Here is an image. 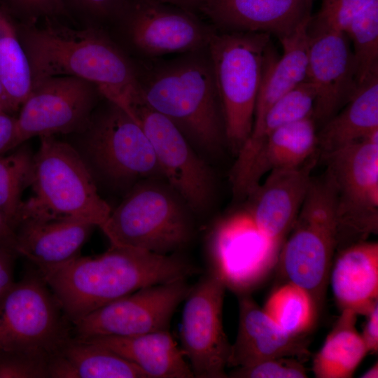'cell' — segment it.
I'll return each mask as SVG.
<instances>
[{"mask_svg": "<svg viewBox=\"0 0 378 378\" xmlns=\"http://www.w3.org/2000/svg\"><path fill=\"white\" fill-rule=\"evenodd\" d=\"M313 0H206L201 13L217 31L267 32L279 41L309 23Z\"/></svg>", "mask_w": 378, "mask_h": 378, "instance_id": "ac0fdd59", "label": "cell"}, {"mask_svg": "<svg viewBox=\"0 0 378 378\" xmlns=\"http://www.w3.org/2000/svg\"><path fill=\"white\" fill-rule=\"evenodd\" d=\"M324 158L335 195L340 251L378 231V133Z\"/></svg>", "mask_w": 378, "mask_h": 378, "instance_id": "30bf717a", "label": "cell"}, {"mask_svg": "<svg viewBox=\"0 0 378 378\" xmlns=\"http://www.w3.org/2000/svg\"><path fill=\"white\" fill-rule=\"evenodd\" d=\"M371 0H321L320 10L312 15L313 24L344 32L352 19Z\"/></svg>", "mask_w": 378, "mask_h": 378, "instance_id": "e575fe53", "label": "cell"}, {"mask_svg": "<svg viewBox=\"0 0 378 378\" xmlns=\"http://www.w3.org/2000/svg\"><path fill=\"white\" fill-rule=\"evenodd\" d=\"M73 337L71 323L37 270L0 295V354L50 356Z\"/></svg>", "mask_w": 378, "mask_h": 378, "instance_id": "9c48e42d", "label": "cell"}, {"mask_svg": "<svg viewBox=\"0 0 378 378\" xmlns=\"http://www.w3.org/2000/svg\"><path fill=\"white\" fill-rule=\"evenodd\" d=\"M262 309L282 330L296 336L312 328L318 312L310 294L290 282L276 290Z\"/></svg>", "mask_w": 378, "mask_h": 378, "instance_id": "f546056e", "label": "cell"}, {"mask_svg": "<svg viewBox=\"0 0 378 378\" xmlns=\"http://www.w3.org/2000/svg\"><path fill=\"white\" fill-rule=\"evenodd\" d=\"M225 284L214 272L191 288L180 327L181 350L195 377H227L231 344L223 326Z\"/></svg>", "mask_w": 378, "mask_h": 378, "instance_id": "7c38bea8", "label": "cell"}, {"mask_svg": "<svg viewBox=\"0 0 378 378\" xmlns=\"http://www.w3.org/2000/svg\"><path fill=\"white\" fill-rule=\"evenodd\" d=\"M12 6L31 20L65 13L66 0H8Z\"/></svg>", "mask_w": 378, "mask_h": 378, "instance_id": "8d00e7d4", "label": "cell"}, {"mask_svg": "<svg viewBox=\"0 0 378 378\" xmlns=\"http://www.w3.org/2000/svg\"><path fill=\"white\" fill-rule=\"evenodd\" d=\"M108 101V100H107ZM77 150L94 180L117 188L162 176L151 143L138 120L108 101L79 132Z\"/></svg>", "mask_w": 378, "mask_h": 378, "instance_id": "52a82bcc", "label": "cell"}, {"mask_svg": "<svg viewBox=\"0 0 378 378\" xmlns=\"http://www.w3.org/2000/svg\"><path fill=\"white\" fill-rule=\"evenodd\" d=\"M357 314L349 309L342 314L313 361L317 378H349L368 354L356 329Z\"/></svg>", "mask_w": 378, "mask_h": 378, "instance_id": "83f0119b", "label": "cell"}, {"mask_svg": "<svg viewBox=\"0 0 378 378\" xmlns=\"http://www.w3.org/2000/svg\"><path fill=\"white\" fill-rule=\"evenodd\" d=\"M0 104V155L18 147L17 143L16 118Z\"/></svg>", "mask_w": 378, "mask_h": 378, "instance_id": "f35d334b", "label": "cell"}, {"mask_svg": "<svg viewBox=\"0 0 378 378\" xmlns=\"http://www.w3.org/2000/svg\"><path fill=\"white\" fill-rule=\"evenodd\" d=\"M158 2L172 5L181 9L199 13V10L206 0H155Z\"/></svg>", "mask_w": 378, "mask_h": 378, "instance_id": "7bdbcfd3", "label": "cell"}, {"mask_svg": "<svg viewBox=\"0 0 378 378\" xmlns=\"http://www.w3.org/2000/svg\"><path fill=\"white\" fill-rule=\"evenodd\" d=\"M184 205L169 186L143 181L132 187L99 228L112 245L167 255L191 238Z\"/></svg>", "mask_w": 378, "mask_h": 378, "instance_id": "ba28073f", "label": "cell"}, {"mask_svg": "<svg viewBox=\"0 0 378 378\" xmlns=\"http://www.w3.org/2000/svg\"><path fill=\"white\" fill-rule=\"evenodd\" d=\"M315 91L313 85L305 80L280 97L252 128L249 138L262 143L276 128L313 115Z\"/></svg>", "mask_w": 378, "mask_h": 378, "instance_id": "d6a6232c", "label": "cell"}, {"mask_svg": "<svg viewBox=\"0 0 378 378\" xmlns=\"http://www.w3.org/2000/svg\"><path fill=\"white\" fill-rule=\"evenodd\" d=\"M49 358L36 354H0V378H49Z\"/></svg>", "mask_w": 378, "mask_h": 378, "instance_id": "836d02e7", "label": "cell"}, {"mask_svg": "<svg viewBox=\"0 0 378 378\" xmlns=\"http://www.w3.org/2000/svg\"><path fill=\"white\" fill-rule=\"evenodd\" d=\"M360 377L363 378H377L378 377V365L376 363L373 366L368 369Z\"/></svg>", "mask_w": 378, "mask_h": 378, "instance_id": "f6af8a7d", "label": "cell"}, {"mask_svg": "<svg viewBox=\"0 0 378 378\" xmlns=\"http://www.w3.org/2000/svg\"><path fill=\"white\" fill-rule=\"evenodd\" d=\"M135 66L144 102L168 118L193 147L218 153L226 137L207 48Z\"/></svg>", "mask_w": 378, "mask_h": 378, "instance_id": "3957f363", "label": "cell"}, {"mask_svg": "<svg viewBox=\"0 0 378 378\" xmlns=\"http://www.w3.org/2000/svg\"><path fill=\"white\" fill-rule=\"evenodd\" d=\"M0 247L15 252L18 255L16 234L5 215L0 210ZM19 256V255H18Z\"/></svg>", "mask_w": 378, "mask_h": 378, "instance_id": "b9f144b4", "label": "cell"}, {"mask_svg": "<svg viewBox=\"0 0 378 378\" xmlns=\"http://www.w3.org/2000/svg\"><path fill=\"white\" fill-rule=\"evenodd\" d=\"M308 354L302 335L285 332L251 298L240 299L238 332L227 366L244 368L268 359Z\"/></svg>", "mask_w": 378, "mask_h": 378, "instance_id": "44dd1931", "label": "cell"}, {"mask_svg": "<svg viewBox=\"0 0 378 378\" xmlns=\"http://www.w3.org/2000/svg\"><path fill=\"white\" fill-rule=\"evenodd\" d=\"M318 133L322 156L378 133V73L358 88L350 100Z\"/></svg>", "mask_w": 378, "mask_h": 378, "instance_id": "d4e9b609", "label": "cell"}, {"mask_svg": "<svg viewBox=\"0 0 378 378\" xmlns=\"http://www.w3.org/2000/svg\"><path fill=\"white\" fill-rule=\"evenodd\" d=\"M185 280L145 287L99 307L71 323L74 337H130L168 330L176 307L191 288Z\"/></svg>", "mask_w": 378, "mask_h": 378, "instance_id": "8fae6325", "label": "cell"}, {"mask_svg": "<svg viewBox=\"0 0 378 378\" xmlns=\"http://www.w3.org/2000/svg\"><path fill=\"white\" fill-rule=\"evenodd\" d=\"M279 250L248 213L221 223L212 239L216 271L225 286L244 290L260 281L278 260Z\"/></svg>", "mask_w": 378, "mask_h": 378, "instance_id": "e0dca14e", "label": "cell"}, {"mask_svg": "<svg viewBox=\"0 0 378 378\" xmlns=\"http://www.w3.org/2000/svg\"><path fill=\"white\" fill-rule=\"evenodd\" d=\"M111 245L100 255H79L41 274L71 323L141 288L198 271L176 255Z\"/></svg>", "mask_w": 378, "mask_h": 378, "instance_id": "7a4b0ae2", "label": "cell"}, {"mask_svg": "<svg viewBox=\"0 0 378 378\" xmlns=\"http://www.w3.org/2000/svg\"><path fill=\"white\" fill-rule=\"evenodd\" d=\"M307 80L314 86L313 118L326 123L353 97L358 84L353 51L345 32L309 22Z\"/></svg>", "mask_w": 378, "mask_h": 378, "instance_id": "2e32d148", "label": "cell"}, {"mask_svg": "<svg viewBox=\"0 0 378 378\" xmlns=\"http://www.w3.org/2000/svg\"><path fill=\"white\" fill-rule=\"evenodd\" d=\"M99 94L92 83L74 76L34 84L16 118L18 146L34 136L80 132L90 122Z\"/></svg>", "mask_w": 378, "mask_h": 378, "instance_id": "5bb4252c", "label": "cell"}, {"mask_svg": "<svg viewBox=\"0 0 378 378\" xmlns=\"http://www.w3.org/2000/svg\"><path fill=\"white\" fill-rule=\"evenodd\" d=\"M0 80L10 111L21 107L32 90L28 57L8 12L0 6Z\"/></svg>", "mask_w": 378, "mask_h": 378, "instance_id": "f1b7e54d", "label": "cell"}, {"mask_svg": "<svg viewBox=\"0 0 378 378\" xmlns=\"http://www.w3.org/2000/svg\"><path fill=\"white\" fill-rule=\"evenodd\" d=\"M49 378H148L139 367L97 344L71 337L48 361Z\"/></svg>", "mask_w": 378, "mask_h": 378, "instance_id": "484cf974", "label": "cell"}, {"mask_svg": "<svg viewBox=\"0 0 378 378\" xmlns=\"http://www.w3.org/2000/svg\"><path fill=\"white\" fill-rule=\"evenodd\" d=\"M119 20L146 59L205 49L216 31L196 13L155 0H130Z\"/></svg>", "mask_w": 378, "mask_h": 378, "instance_id": "9a60e30c", "label": "cell"}, {"mask_svg": "<svg viewBox=\"0 0 378 378\" xmlns=\"http://www.w3.org/2000/svg\"><path fill=\"white\" fill-rule=\"evenodd\" d=\"M20 39L32 85L50 77H77L92 83L106 99L136 118L134 109L143 97L135 64L104 31L47 20L43 26L27 25Z\"/></svg>", "mask_w": 378, "mask_h": 378, "instance_id": "6da1fadb", "label": "cell"}, {"mask_svg": "<svg viewBox=\"0 0 378 378\" xmlns=\"http://www.w3.org/2000/svg\"><path fill=\"white\" fill-rule=\"evenodd\" d=\"M329 279L342 310L368 315L378 302V243L363 241L339 251Z\"/></svg>", "mask_w": 378, "mask_h": 378, "instance_id": "603a6c76", "label": "cell"}, {"mask_svg": "<svg viewBox=\"0 0 378 378\" xmlns=\"http://www.w3.org/2000/svg\"><path fill=\"white\" fill-rule=\"evenodd\" d=\"M95 227L74 218L23 220L15 230L18 255L43 275L80 255Z\"/></svg>", "mask_w": 378, "mask_h": 378, "instance_id": "ffe728a7", "label": "cell"}, {"mask_svg": "<svg viewBox=\"0 0 378 378\" xmlns=\"http://www.w3.org/2000/svg\"><path fill=\"white\" fill-rule=\"evenodd\" d=\"M278 260L288 282L306 290L317 309L323 304L338 248L336 203L324 174L314 179Z\"/></svg>", "mask_w": 378, "mask_h": 378, "instance_id": "8992f818", "label": "cell"}, {"mask_svg": "<svg viewBox=\"0 0 378 378\" xmlns=\"http://www.w3.org/2000/svg\"><path fill=\"white\" fill-rule=\"evenodd\" d=\"M40 139L29 182L33 195L22 202L18 225L26 220L74 218L100 227L112 209L77 150L55 136Z\"/></svg>", "mask_w": 378, "mask_h": 378, "instance_id": "277c9868", "label": "cell"}, {"mask_svg": "<svg viewBox=\"0 0 378 378\" xmlns=\"http://www.w3.org/2000/svg\"><path fill=\"white\" fill-rule=\"evenodd\" d=\"M18 256L11 250L0 247V295L14 282V263Z\"/></svg>", "mask_w": 378, "mask_h": 378, "instance_id": "60d3db41", "label": "cell"}, {"mask_svg": "<svg viewBox=\"0 0 378 378\" xmlns=\"http://www.w3.org/2000/svg\"><path fill=\"white\" fill-rule=\"evenodd\" d=\"M318 157L317 153L296 168L271 171L264 183L248 195L251 200L248 215L278 248L297 218Z\"/></svg>", "mask_w": 378, "mask_h": 378, "instance_id": "d6986e66", "label": "cell"}, {"mask_svg": "<svg viewBox=\"0 0 378 378\" xmlns=\"http://www.w3.org/2000/svg\"><path fill=\"white\" fill-rule=\"evenodd\" d=\"M104 346L136 365L148 378L195 377L168 330L130 337L82 340Z\"/></svg>", "mask_w": 378, "mask_h": 378, "instance_id": "cb8c5ba5", "label": "cell"}, {"mask_svg": "<svg viewBox=\"0 0 378 378\" xmlns=\"http://www.w3.org/2000/svg\"><path fill=\"white\" fill-rule=\"evenodd\" d=\"M0 104H1L8 112H10L9 102L4 90V86L0 80Z\"/></svg>", "mask_w": 378, "mask_h": 378, "instance_id": "ee69618b", "label": "cell"}, {"mask_svg": "<svg viewBox=\"0 0 378 378\" xmlns=\"http://www.w3.org/2000/svg\"><path fill=\"white\" fill-rule=\"evenodd\" d=\"M134 113L151 143L162 176L168 186L190 209L206 211L211 206L215 192L210 167L182 132L144 99Z\"/></svg>", "mask_w": 378, "mask_h": 378, "instance_id": "4fadbf2b", "label": "cell"}, {"mask_svg": "<svg viewBox=\"0 0 378 378\" xmlns=\"http://www.w3.org/2000/svg\"><path fill=\"white\" fill-rule=\"evenodd\" d=\"M273 51L267 32L216 29L207 46L226 141L237 153L252 131L263 70Z\"/></svg>", "mask_w": 378, "mask_h": 378, "instance_id": "5b68a950", "label": "cell"}, {"mask_svg": "<svg viewBox=\"0 0 378 378\" xmlns=\"http://www.w3.org/2000/svg\"><path fill=\"white\" fill-rule=\"evenodd\" d=\"M367 316L368 321L360 336L368 353H377L378 351V302L375 303Z\"/></svg>", "mask_w": 378, "mask_h": 378, "instance_id": "ab89813d", "label": "cell"}, {"mask_svg": "<svg viewBox=\"0 0 378 378\" xmlns=\"http://www.w3.org/2000/svg\"><path fill=\"white\" fill-rule=\"evenodd\" d=\"M309 24L302 26L293 34L280 41L283 46L281 57L276 58L273 51L267 59L257 95L253 125L262 119L270 107L280 97L307 80Z\"/></svg>", "mask_w": 378, "mask_h": 378, "instance_id": "4316f807", "label": "cell"}, {"mask_svg": "<svg viewBox=\"0 0 378 378\" xmlns=\"http://www.w3.org/2000/svg\"><path fill=\"white\" fill-rule=\"evenodd\" d=\"M88 13L102 18L119 20L128 7L130 0H71Z\"/></svg>", "mask_w": 378, "mask_h": 378, "instance_id": "74e56055", "label": "cell"}, {"mask_svg": "<svg viewBox=\"0 0 378 378\" xmlns=\"http://www.w3.org/2000/svg\"><path fill=\"white\" fill-rule=\"evenodd\" d=\"M239 378H305L306 369L293 357L272 358L255 365L238 368L230 373Z\"/></svg>", "mask_w": 378, "mask_h": 378, "instance_id": "d590c367", "label": "cell"}, {"mask_svg": "<svg viewBox=\"0 0 378 378\" xmlns=\"http://www.w3.org/2000/svg\"><path fill=\"white\" fill-rule=\"evenodd\" d=\"M344 32L353 43L359 86L378 73V0H371L352 19Z\"/></svg>", "mask_w": 378, "mask_h": 378, "instance_id": "1f68e13d", "label": "cell"}, {"mask_svg": "<svg viewBox=\"0 0 378 378\" xmlns=\"http://www.w3.org/2000/svg\"><path fill=\"white\" fill-rule=\"evenodd\" d=\"M34 153L22 146L6 156L0 155V210L15 230L23 200V190L29 187Z\"/></svg>", "mask_w": 378, "mask_h": 378, "instance_id": "4dcf8cb0", "label": "cell"}, {"mask_svg": "<svg viewBox=\"0 0 378 378\" xmlns=\"http://www.w3.org/2000/svg\"><path fill=\"white\" fill-rule=\"evenodd\" d=\"M317 153L318 132L313 115L276 128L255 153L242 178L232 189L234 195L248 197L266 173L296 168Z\"/></svg>", "mask_w": 378, "mask_h": 378, "instance_id": "7402d4cb", "label": "cell"}]
</instances>
